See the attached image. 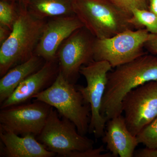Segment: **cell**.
<instances>
[{"instance_id": "cell-1", "label": "cell", "mask_w": 157, "mask_h": 157, "mask_svg": "<svg viewBox=\"0 0 157 157\" xmlns=\"http://www.w3.org/2000/svg\"><path fill=\"white\" fill-rule=\"evenodd\" d=\"M152 81H157V57L147 53L109 71L101 104V115L107 122L121 115L126 95Z\"/></svg>"}, {"instance_id": "cell-2", "label": "cell", "mask_w": 157, "mask_h": 157, "mask_svg": "<svg viewBox=\"0 0 157 157\" xmlns=\"http://www.w3.org/2000/svg\"><path fill=\"white\" fill-rule=\"evenodd\" d=\"M45 20L31 15L26 7L19 6L18 16L8 39L1 45L0 76L26 61L34 55Z\"/></svg>"}, {"instance_id": "cell-3", "label": "cell", "mask_w": 157, "mask_h": 157, "mask_svg": "<svg viewBox=\"0 0 157 157\" xmlns=\"http://www.w3.org/2000/svg\"><path fill=\"white\" fill-rule=\"evenodd\" d=\"M73 13L96 39L110 38L134 27L132 15L109 0H71Z\"/></svg>"}, {"instance_id": "cell-4", "label": "cell", "mask_w": 157, "mask_h": 157, "mask_svg": "<svg viewBox=\"0 0 157 157\" xmlns=\"http://www.w3.org/2000/svg\"><path fill=\"white\" fill-rule=\"evenodd\" d=\"M33 98L56 109L61 116L75 125L80 135L85 136L89 132L90 106L84 101L76 85L67 80L60 71L52 84Z\"/></svg>"}, {"instance_id": "cell-5", "label": "cell", "mask_w": 157, "mask_h": 157, "mask_svg": "<svg viewBox=\"0 0 157 157\" xmlns=\"http://www.w3.org/2000/svg\"><path fill=\"white\" fill-rule=\"evenodd\" d=\"M59 115L52 107L46 123L36 137L38 141L60 157H69L73 152L94 148V140L80 135L72 122Z\"/></svg>"}, {"instance_id": "cell-6", "label": "cell", "mask_w": 157, "mask_h": 157, "mask_svg": "<svg viewBox=\"0 0 157 157\" xmlns=\"http://www.w3.org/2000/svg\"><path fill=\"white\" fill-rule=\"evenodd\" d=\"M154 34L146 29H128L110 38L96 39L94 61H106L112 68L132 61L147 54L145 43Z\"/></svg>"}, {"instance_id": "cell-7", "label": "cell", "mask_w": 157, "mask_h": 157, "mask_svg": "<svg viewBox=\"0 0 157 157\" xmlns=\"http://www.w3.org/2000/svg\"><path fill=\"white\" fill-rule=\"evenodd\" d=\"M112 67L106 61H93L82 66L79 73L84 76L87 85L86 87L76 85L84 101L91 108V118L89 133L96 138L104 136L107 120L101 115V108L107 81V74Z\"/></svg>"}, {"instance_id": "cell-8", "label": "cell", "mask_w": 157, "mask_h": 157, "mask_svg": "<svg viewBox=\"0 0 157 157\" xmlns=\"http://www.w3.org/2000/svg\"><path fill=\"white\" fill-rule=\"evenodd\" d=\"M96 39L83 27L75 31L60 45L56 54L60 72L71 83H76L82 66L94 61Z\"/></svg>"}, {"instance_id": "cell-9", "label": "cell", "mask_w": 157, "mask_h": 157, "mask_svg": "<svg viewBox=\"0 0 157 157\" xmlns=\"http://www.w3.org/2000/svg\"><path fill=\"white\" fill-rule=\"evenodd\" d=\"M52 107L45 102L34 100L1 109L0 128L16 135L31 134L37 137L44 128Z\"/></svg>"}, {"instance_id": "cell-10", "label": "cell", "mask_w": 157, "mask_h": 157, "mask_svg": "<svg viewBox=\"0 0 157 157\" xmlns=\"http://www.w3.org/2000/svg\"><path fill=\"white\" fill-rule=\"evenodd\" d=\"M127 126L136 136L157 116V81H152L127 94L122 104Z\"/></svg>"}, {"instance_id": "cell-11", "label": "cell", "mask_w": 157, "mask_h": 157, "mask_svg": "<svg viewBox=\"0 0 157 157\" xmlns=\"http://www.w3.org/2000/svg\"><path fill=\"white\" fill-rule=\"evenodd\" d=\"M83 27L75 15L50 18L45 22L34 55L45 61L56 59L58 49L63 42L76 30Z\"/></svg>"}, {"instance_id": "cell-12", "label": "cell", "mask_w": 157, "mask_h": 157, "mask_svg": "<svg viewBox=\"0 0 157 157\" xmlns=\"http://www.w3.org/2000/svg\"><path fill=\"white\" fill-rule=\"evenodd\" d=\"M59 71L57 58L45 61L42 67L22 81L11 95L1 104V109L26 103L50 86Z\"/></svg>"}, {"instance_id": "cell-13", "label": "cell", "mask_w": 157, "mask_h": 157, "mask_svg": "<svg viewBox=\"0 0 157 157\" xmlns=\"http://www.w3.org/2000/svg\"><path fill=\"white\" fill-rule=\"evenodd\" d=\"M0 156L52 157L56 154L48 150L36 136L31 134L19 136L0 128Z\"/></svg>"}, {"instance_id": "cell-14", "label": "cell", "mask_w": 157, "mask_h": 157, "mask_svg": "<svg viewBox=\"0 0 157 157\" xmlns=\"http://www.w3.org/2000/svg\"><path fill=\"white\" fill-rule=\"evenodd\" d=\"M102 141L113 157L134 156L135 148L139 144L136 136L129 131L122 115L107 121Z\"/></svg>"}, {"instance_id": "cell-15", "label": "cell", "mask_w": 157, "mask_h": 157, "mask_svg": "<svg viewBox=\"0 0 157 157\" xmlns=\"http://www.w3.org/2000/svg\"><path fill=\"white\" fill-rule=\"evenodd\" d=\"M42 58L34 55L26 61L9 70L0 80V104L9 98L25 79L40 69L45 63Z\"/></svg>"}, {"instance_id": "cell-16", "label": "cell", "mask_w": 157, "mask_h": 157, "mask_svg": "<svg viewBox=\"0 0 157 157\" xmlns=\"http://www.w3.org/2000/svg\"><path fill=\"white\" fill-rule=\"evenodd\" d=\"M26 8L31 15L39 19L75 15L71 0H30Z\"/></svg>"}, {"instance_id": "cell-17", "label": "cell", "mask_w": 157, "mask_h": 157, "mask_svg": "<svg viewBox=\"0 0 157 157\" xmlns=\"http://www.w3.org/2000/svg\"><path fill=\"white\" fill-rule=\"evenodd\" d=\"M129 22L134 28L145 29L151 33L157 35V15L149 10L133 9Z\"/></svg>"}, {"instance_id": "cell-18", "label": "cell", "mask_w": 157, "mask_h": 157, "mask_svg": "<svg viewBox=\"0 0 157 157\" xmlns=\"http://www.w3.org/2000/svg\"><path fill=\"white\" fill-rule=\"evenodd\" d=\"M19 7L17 9L14 2L1 0L0 24L9 28L12 31L14 23L18 16Z\"/></svg>"}, {"instance_id": "cell-19", "label": "cell", "mask_w": 157, "mask_h": 157, "mask_svg": "<svg viewBox=\"0 0 157 157\" xmlns=\"http://www.w3.org/2000/svg\"><path fill=\"white\" fill-rule=\"evenodd\" d=\"M139 144L149 148H157V116L136 136Z\"/></svg>"}, {"instance_id": "cell-20", "label": "cell", "mask_w": 157, "mask_h": 157, "mask_svg": "<svg viewBox=\"0 0 157 157\" xmlns=\"http://www.w3.org/2000/svg\"><path fill=\"white\" fill-rule=\"evenodd\" d=\"M122 10L132 15L134 9L148 10V0H109Z\"/></svg>"}, {"instance_id": "cell-21", "label": "cell", "mask_w": 157, "mask_h": 157, "mask_svg": "<svg viewBox=\"0 0 157 157\" xmlns=\"http://www.w3.org/2000/svg\"><path fill=\"white\" fill-rule=\"evenodd\" d=\"M106 151L104 147L101 146L98 148H94L83 151L75 152L70 155L69 157H111L110 152L103 153Z\"/></svg>"}, {"instance_id": "cell-22", "label": "cell", "mask_w": 157, "mask_h": 157, "mask_svg": "<svg viewBox=\"0 0 157 157\" xmlns=\"http://www.w3.org/2000/svg\"><path fill=\"white\" fill-rule=\"evenodd\" d=\"M134 156L136 157H157V148L147 147L135 151Z\"/></svg>"}, {"instance_id": "cell-23", "label": "cell", "mask_w": 157, "mask_h": 157, "mask_svg": "<svg viewBox=\"0 0 157 157\" xmlns=\"http://www.w3.org/2000/svg\"><path fill=\"white\" fill-rule=\"evenodd\" d=\"M144 48L153 54L157 55V35L154 34L151 39L145 43Z\"/></svg>"}, {"instance_id": "cell-24", "label": "cell", "mask_w": 157, "mask_h": 157, "mask_svg": "<svg viewBox=\"0 0 157 157\" xmlns=\"http://www.w3.org/2000/svg\"><path fill=\"white\" fill-rule=\"evenodd\" d=\"M11 32L9 28L0 24V45H2L8 39Z\"/></svg>"}, {"instance_id": "cell-25", "label": "cell", "mask_w": 157, "mask_h": 157, "mask_svg": "<svg viewBox=\"0 0 157 157\" xmlns=\"http://www.w3.org/2000/svg\"><path fill=\"white\" fill-rule=\"evenodd\" d=\"M148 10L157 15V0H149Z\"/></svg>"}, {"instance_id": "cell-26", "label": "cell", "mask_w": 157, "mask_h": 157, "mask_svg": "<svg viewBox=\"0 0 157 157\" xmlns=\"http://www.w3.org/2000/svg\"><path fill=\"white\" fill-rule=\"evenodd\" d=\"M19 2V6L27 7L30 0H17Z\"/></svg>"}, {"instance_id": "cell-27", "label": "cell", "mask_w": 157, "mask_h": 157, "mask_svg": "<svg viewBox=\"0 0 157 157\" xmlns=\"http://www.w3.org/2000/svg\"><path fill=\"white\" fill-rule=\"evenodd\" d=\"M4 1H8V2H14L15 0H4Z\"/></svg>"}, {"instance_id": "cell-28", "label": "cell", "mask_w": 157, "mask_h": 157, "mask_svg": "<svg viewBox=\"0 0 157 157\" xmlns=\"http://www.w3.org/2000/svg\"><path fill=\"white\" fill-rule=\"evenodd\" d=\"M148 1H149V0H148Z\"/></svg>"}]
</instances>
